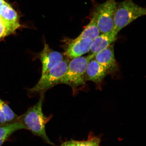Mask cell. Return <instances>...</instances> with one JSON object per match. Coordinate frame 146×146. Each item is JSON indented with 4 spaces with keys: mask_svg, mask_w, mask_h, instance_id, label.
<instances>
[{
    "mask_svg": "<svg viewBox=\"0 0 146 146\" xmlns=\"http://www.w3.org/2000/svg\"><path fill=\"white\" fill-rule=\"evenodd\" d=\"M43 98V94H41L38 103L19 116L18 120L33 134L40 137L47 143L53 145L46 132V125L51 116L47 117L43 114L42 110Z\"/></svg>",
    "mask_w": 146,
    "mask_h": 146,
    "instance_id": "cell-1",
    "label": "cell"
},
{
    "mask_svg": "<svg viewBox=\"0 0 146 146\" xmlns=\"http://www.w3.org/2000/svg\"><path fill=\"white\" fill-rule=\"evenodd\" d=\"M146 14V9L137 5L133 0L117 3L113 31L117 34L122 29Z\"/></svg>",
    "mask_w": 146,
    "mask_h": 146,
    "instance_id": "cell-2",
    "label": "cell"
},
{
    "mask_svg": "<svg viewBox=\"0 0 146 146\" xmlns=\"http://www.w3.org/2000/svg\"><path fill=\"white\" fill-rule=\"evenodd\" d=\"M95 55L81 56L73 59L69 63L68 69L60 81V84H65L76 90L85 85L86 81V70L88 64L94 58Z\"/></svg>",
    "mask_w": 146,
    "mask_h": 146,
    "instance_id": "cell-3",
    "label": "cell"
},
{
    "mask_svg": "<svg viewBox=\"0 0 146 146\" xmlns=\"http://www.w3.org/2000/svg\"><path fill=\"white\" fill-rule=\"evenodd\" d=\"M68 64L67 60H63L45 74L41 75L38 83L30 89V92L43 94L48 89L60 84L61 78L67 72Z\"/></svg>",
    "mask_w": 146,
    "mask_h": 146,
    "instance_id": "cell-4",
    "label": "cell"
},
{
    "mask_svg": "<svg viewBox=\"0 0 146 146\" xmlns=\"http://www.w3.org/2000/svg\"><path fill=\"white\" fill-rule=\"evenodd\" d=\"M117 3L115 0H107L98 5L94 11L95 13L97 24L100 33L111 31L114 26V17Z\"/></svg>",
    "mask_w": 146,
    "mask_h": 146,
    "instance_id": "cell-5",
    "label": "cell"
},
{
    "mask_svg": "<svg viewBox=\"0 0 146 146\" xmlns=\"http://www.w3.org/2000/svg\"><path fill=\"white\" fill-rule=\"evenodd\" d=\"M39 58L42 64V75L62 61L63 54L51 49L46 43H45L43 49L39 54Z\"/></svg>",
    "mask_w": 146,
    "mask_h": 146,
    "instance_id": "cell-6",
    "label": "cell"
},
{
    "mask_svg": "<svg viewBox=\"0 0 146 146\" xmlns=\"http://www.w3.org/2000/svg\"><path fill=\"white\" fill-rule=\"evenodd\" d=\"M94 59L102 66L107 74L113 73L117 69V65L115 59L113 45H110L95 55Z\"/></svg>",
    "mask_w": 146,
    "mask_h": 146,
    "instance_id": "cell-7",
    "label": "cell"
},
{
    "mask_svg": "<svg viewBox=\"0 0 146 146\" xmlns=\"http://www.w3.org/2000/svg\"><path fill=\"white\" fill-rule=\"evenodd\" d=\"M0 18L13 32L20 26L17 13L6 2L0 6Z\"/></svg>",
    "mask_w": 146,
    "mask_h": 146,
    "instance_id": "cell-8",
    "label": "cell"
},
{
    "mask_svg": "<svg viewBox=\"0 0 146 146\" xmlns=\"http://www.w3.org/2000/svg\"><path fill=\"white\" fill-rule=\"evenodd\" d=\"M91 43L77 37L69 43L65 54L71 59L80 57L90 51Z\"/></svg>",
    "mask_w": 146,
    "mask_h": 146,
    "instance_id": "cell-9",
    "label": "cell"
},
{
    "mask_svg": "<svg viewBox=\"0 0 146 146\" xmlns=\"http://www.w3.org/2000/svg\"><path fill=\"white\" fill-rule=\"evenodd\" d=\"M107 74L104 68L93 58L89 62L86 70V81L98 84L101 83Z\"/></svg>",
    "mask_w": 146,
    "mask_h": 146,
    "instance_id": "cell-10",
    "label": "cell"
},
{
    "mask_svg": "<svg viewBox=\"0 0 146 146\" xmlns=\"http://www.w3.org/2000/svg\"><path fill=\"white\" fill-rule=\"evenodd\" d=\"M117 34L113 30L111 32L102 34L98 36L91 42L90 51L95 55L110 45L116 40Z\"/></svg>",
    "mask_w": 146,
    "mask_h": 146,
    "instance_id": "cell-11",
    "label": "cell"
},
{
    "mask_svg": "<svg viewBox=\"0 0 146 146\" xmlns=\"http://www.w3.org/2000/svg\"><path fill=\"white\" fill-rule=\"evenodd\" d=\"M93 14L90 22L78 37L87 42H91L100 33L96 14L94 11Z\"/></svg>",
    "mask_w": 146,
    "mask_h": 146,
    "instance_id": "cell-12",
    "label": "cell"
},
{
    "mask_svg": "<svg viewBox=\"0 0 146 146\" xmlns=\"http://www.w3.org/2000/svg\"><path fill=\"white\" fill-rule=\"evenodd\" d=\"M26 129L19 120L0 126V139L5 140L14 133L21 129Z\"/></svg>",
    "mask_w": 146,
    "mask_h": 146,
    "instance_id": "cell-13",
    "label": "cell"
},
{
    "mask_svg": "<svg viewBox=\"0 0 146 146\" xmlns=\"http://www.w3.org/2000/svg\"><path fill=\"white\" fill-rule=\"evenodd\" d=\"M100 142L99 138L90 137L85 141H76L75 146H100Z\"/></svg>",
    "mask_w": 146,
    "mask_h": 146,
    "instance_id": "cell-14",
    "label": "cell"
},
{
    "mask_svg": "<svg viewBox=\"0 0 146 146\" xmlns=\"http://www.w3.org/2000/svg\"><path fill=\"white\" fill-rule=\"evenodd\" d=\"M13 33L5 25L0 18V39H2Z\"/></svg>",
    "mask_w": 146,
    "mask_h": 146,
    "instance_id": "cell-15",
    "label": "cell"
},
{
    "mask_svg": "<svg viewBox=\"0 0 146 146\" xmlns=\"http://www.w3.org/2000/svg\"><path fill=\"white\" fill-rule=\"evenodd\" d=\"M3 100L0 99V123L2 125L8 124L5 117L3 110L2 102Z\"/></svg>",
    "mask_w": 146,
    "mask_h": 146,
    "instance_id": "cell-16",
    "label": "cell"
},
{
    "mask_svg": "<svg viewBox=\"0 0 146 146\" xmlns=\"http://www.w3.org/2000/svg\"><path fill=\"white\" fill-rule=\"evenodd\" d=\"M76 141L72 140L63 143L60 146H75Z\"/></svg>",
    "mask_w": 146,
    "mask_h": 146,
    "instance_id": "cell-17",
    "label": "cell"
},
{
    "mask_svg": "<svg viewBox=\"0 0 146 146\" xmlns=\"http://www.w3.org/2000/svg\"><path fill=\"white\" fill-rule=\"evenodd\" d=\"M5 140L4 139H0V146H1L4 143Z\"/></svg>",
    "mask_w": 146,
    "mask_h": 146,
    "instance_id": "cell-18",
    "label": "cell"
},
{
    "mask_svg": "<svg viewBox=\"0 0 146 146\" xmlns=\"http://www.w3.org/2000/svg\"><path fill=\"white\" fill-rule=\"evenodd\" d=\"M5 3L4 0H0V6Z\"/></svg>",
    "mask_w": 146,
    "mask_h": 146,
    "instance_id": "cell-19",
    "label": "cell"
}]
</instances>
